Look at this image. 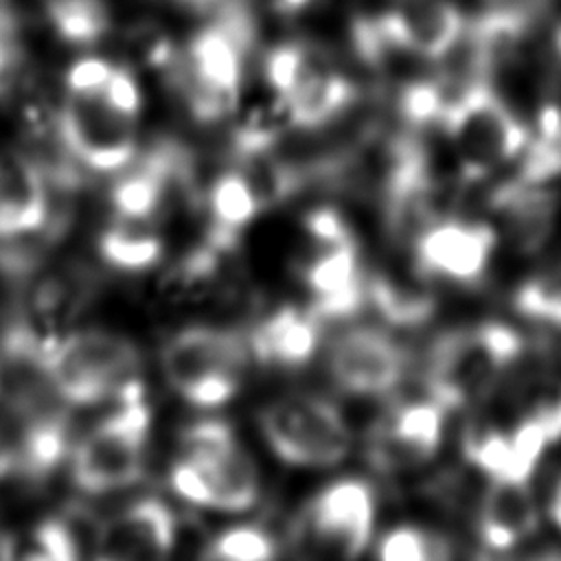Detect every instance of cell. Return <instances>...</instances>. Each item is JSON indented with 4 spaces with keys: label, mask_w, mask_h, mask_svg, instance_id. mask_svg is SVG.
I'll list each match as a JSON object with an SVG mask.
<instances>
[{
    "label": "cell",
    "mask_w": 561,
    "mask_h": 561,
    "mask_svg": "<svg viewBox=\"0 0 561 561\" xmlns=\"http://www.w3.org/2000/svg\"><path fill=\"white\" fill-rule=\"evenodd\" d=\"M182 451L171 465L169 484L184 502L239 513L259 500V471L232 427L217 419L191 423L180 438Z\"/></svg>",
    "instance_id": "1"
},
{
    "label": "cell",
    "mask_w": 561,
    "mask_h": 561,
    "mask_svg": "<svg viewBox=\"0 0 561 561\" xmlns=\"http://www.w3.org/2000/svg\"><path fill=\"white\" fill-rule=\"evenodd\" d=\"M114 401V408L70 449V478L83 493L121 491L145 476L151 410L140 381L125 383Z\"/></svg>",
    "instance_id": "2"
},
{
    "label": "cell",
    "mask_w": 561,
    "mask_h": 561,
    "mask_svg": "<svg viewBox=\"0 0 561 561\" xmlns=\"http://www.w3.org/2000/svg\"><path fill=\"white\" fill-rule=\"evenodd\" d=\"M522 351L519 333L502 322L447 331L432 342L425 357L427 397L445 410L482 399Z\"/></svg>",
    "instance_id": "3"
},
{
    "label": "cell",
    "mask_w": 561,
    "mask_h": 561,
    "mask_svg": "<svg viewBox=\"0 0 561 561\" xmlns=\"http://www.w3.org/2000/svg\"><path fill=\"white\" fill-rule=\"evenodd\" d=\"M449 85V103L440 118L458 175L465 182L482 180L504 162L519 156L528 142V129L506 107L486 77Z\"/></svg>",
    "instance_id": "4"
},
{
    "label": "cell",
    "mask_w": 561,
    "mask_h": 561,
    "mask_svg": "<svg viewBox=\"0 0 561 561\" xmlns=\"http://www.w3.org/2000/svg\"><path fill=\"white\" fill-rule=\"evenodd\" d=\"M248 355V342L237 331L188 324L162 344L160 368L180 399L195 408H217L237 394Z\"/></svg>",
    "instance_id": "5"
},
{
    "label": "cell",
    "mask_w": 561,
    "mask_h": 561,
    "mask_svg": "<svg viewBox=\"0 0 561 561\" xmlns=\"http://www.w3.org/2000/svg\"><path fill=\"white\" fill-rule=\"evenodd\" d=\"M140 355L136 344L105 329L68 331L44 357L39 373L66 405H92L136 379Z\"/></svg>",
    "instance_id": "6"
},
{
    "label": "cell",
    "mask_w": 561,
    "mask_h": 561,
    "mask_svg": "<svg viewBox=\"0 0 561 561\" xmlns=\"http://www.w3.org/2000/svg\"><path fill=\"white\" fill-rule=\"evenodd\" d=\"M259 430L274 451L294 467H335L351 447V427L335 403L313 392H289L259 410Z\"/></svg>",
    "instance_id": "7"
},
{
    "label": "cell",
    "mask_w": 561,
    "mask_h": 561,
    "mask_svg": "<svg viewBox=\"0 0 561 561\" xmlns=\"http://www.w3.org/2000/svg\"><path fill=\"white\" fill-rule=\"evenodd\" d=\"M375 493L362 478H340L318 491L294 524L302 554L353 559L373 539Z\"/></svg>",
    "instance_id": "8"
},
{
    "label": "cell",
    "mask_w": 561,
    "mask_h": 561,
    "mask_svg": "<svg viewBox=\"0 0 561 561\" xmlns=\"http://www.w3.org/2000/svg\"><path fill=\"white\" fill-rule=\"evenodd\" d=\"M57 134L72 160L96 173H118L138 153L136 118L99 96L66 94L57 105Z\"/></svg>",
    "instance_id": "9"
},
{
    "label": "cell",
    "mask_w": 561,
    "mask_h": 561,
    "mask_svg": "<svg viewBox=\"0 0 561 561\" xmlns=\"http://www.w3.org/2000/svg\"><path fill=\"white\" fill-rule=\"evenodd\" d=\"M405 370V351L390 333L373 324L344 329L327 348L331 381L355 397L390 394L403 381Z\"/></svg>",
    "instance_id": "10"
},
{
    "label": "cell",
    "mask_w": 561,
    "mask_h": 561,
    "mask_svg": "<svg viewBox=\"0 0 561 561\" xmlns=\"http://www.w3.org/2000/svg\"><path fill=\"white\" fill-rule=\"evenodd\" d=\"M445 412L430 397L388 410L366 434L364 454L368 465L375 471L394 473L430 462L443 443Z\"/></svg>",
    "instance_id": "11"
},
{
    "label": "cell",
    "mask_w": 561,
    "mask_h": 561,
    "mask_svg": "<svg viewBox=\"0 0 561 561\" xmlns=\"http://www.w3.org/2000/svg\"><path fill=\"white\" fill-rule=\"evenodd\" d=\"M497 234L482 221L434 219L414 234L412 259L427 278L476 283L484 276Z\"/></svg>",
    "instance_id": "12"
},
{
    "label": "cell",
    "mask_w": 561,
    "mask_h": 561,
    "mask_svg": "<svg viewBox=\"0 0 561 561\" xmlns=\"http://www.w3.org/2000/svg\"><path fill=\"white\" fill-rule=\"evenodd\" d=\"M302 263V278L309 289V309L324 320L351 318L366 302V274L355 237L318 243Z\"/></svg>",
    "instance_id": "13"
},
{
    "label": "cell",
    "mask_w": 561,
    "mask_h": 561,
    "mask_svg": "<svg viewBox=\"0 0 561 561\" xmlns=\"http://www.w3.org/2000/svg\"><path fill=\"white\" fill-rule=\"evenodd\" d=\"M178 537L173 511L160 497H140L99 522L92 557L110 561L162 559Z\"/></svg>",
    "instance_id": "14"
},
{
    "label": "cell",
    "mask_w": 561,
    "mask_h": 561,
    "mask_svg": "<svg viewBox=\"0 0 561 561\" xmlns=\"http://www.w3.org/2000/svg\"><path fill=\"white\" fill-rule=\"evenodd\" d=\"M379 24L392 46L427 61H440L458 46L465 18L449 0L394 2L379 11Z\"/></svg>",
    "instance_id": "15"
},
{
    "label": "cell",
    "mask_w": 561,
    "mask_h": 561,
    "mask_svg": "<svg viewBox=\"0 0 561 561\" xmlns=\"http://www.w3.org/2000/svg\"><path fill=\"white\" fill-rule=\"evenodd\" d=\"M50 221V182L39 162L0 147V241H20Z\"/></svg>",
    "instance_id": "16"
},
{
    "label": "cell",
    "mask_w": 561,
    "mask_h": 561,
    "mask_svg": "<svg viewBox=\"0 0 561 561\" xmlns=\"http://www.w3.org/2000/svg\"><path fill=\"white\" fill-rule=\"evenodd\" d=\"M313 42V39H311ZM316 55L300 83L283 101L289 127L318 129L342 116L359 96L357 83L333 61V50L313 42Z\"/></svg>",
    "instance_id": "17"
},
{
    "label": "cell",
    "mask_w": 561,
    "mask_h": 561,
    "mask_svg": "<svg viewBox=\"0 0 561 561\" xmlns=\"http://www.w3.org/2000/svg\"><path fill=\"white\" fill-rule=\"evenodd\" d=\"M322 320L309 307L283 305L261 318L245 337L250 355L272 368H300L320 346Z\"/></svg>",
    "instance_id": "18"
},
{
    "label": "cell",
    "mask_w": 561,
    "mask_h": 561,
    "mask_svg": "<svg viewBox=\"0 0 561 561\" xmlns=\"http://www.w3.org/2000/svg\"><path fill=\"white\" fill-rule=\"evenodd\" d=\"M539 526L537 500L524 480H491L478 508V535L491 550H508Z\"/></svg>",
    "instance_id": "19"
},
{
    "label": "cell",
    "mask_w": 561,
    "mask_h": 561,
    "mask_svg": "<svg viewBox=\"0 0 561 561\" xmlns=\"http://www.w3.org/2000/svg\"><path fill=\"white\" fill-rule=\"evenodd\" d=\"M493 206L502 215L506 239L522 254L537 252L552 234L559 197L546 184L506 182L493 193Z\"/></svg>",
    "instance_id": "20"
},
{
    "label": "cell",
    "mask_w": 561,
    "mask_h": 561,
    "mask_svg": "<svg viewBox=\"0 0 561 561\" xmlns=\"http://www.w3.org/2000/svg\"><path fill=\"white\" fill-rule=\"evenodd\" d=\"M414 261V259H412ZM427 276L412 265V272L381 267L366 276V302L377 316L394 327H419L434 311V296L425 285Z\"/></svg>",
    "instance_id": "21"
},
{
    "label": "cell",
    "mask_w": 561,
    "mask_h": 561,
    "mask_svg": "<svg viewBox=\"0 0 561 561\" xmlns=\"http://www.w3.org/2000/svg\"><path fill=\"white\" fill-rule=\"evenodd\" d=\"M202 204L208 213L206 241L224 252L234 248L239 232L263 210L254 186L241 169L217 175L206 188Z\"/></svg>",
    "instance_id": "22"
},
{
    "label": "cell",
    "mask_w": 561,
    "mask_h": 561,
    "mask_svg": "<svg viewBox=\"0 0 561 561\" xmlns=\"http://www.w3.org/2000/svg\"><path fill=\"white\" fill-rule=\"evenodd\" d=\"M99 256L123 272H142L162 259L164 245L156 221L118 217L99 234Z\"/></svg>",
    "instance_id": "23"
},
{
    "label": "cell",
    "mask_w": 561,
    "mask_h": 561,
    "mask_svg": "<svg viewBox=\"0 0 561 561\" xmlns=\"http://www.w3.org/2000/svg\"><path fill=\"white\" fill-rule=\"evenodd\" d=\"M44 18L55 37L72 48H90L114 31L105 0H44Z\"/></svg>",
    "instance_id": "24"
},
{
    "label": "cell",
    "mask_w": 561,
    "mask_h": 561,
    "mask_svg": "<svg viewBox=\"0 0 561 561\" xmlns=\"http://www.w3.org/2000/svg\"><path fill=\"white\" fill-rule=\"evenodd\" d=\"M524 158L517 169V182L546 184L561 175V107L546 105L539 112L537 136L524 147Z\"/></svg>",
    "instance_id": "25"
},
{
    "label": "cell",
    "mask_w": 561,
    "mask_h": 561,
    "mask_svg": "<svg viewBox=\"0 0 561 561\" xmlns=\"http://www.w3.org/2000/svg\"><path fill=\"white\" fill-rule=\"evenodd\" d=\"M449 103V85L443 77L408 79L397 90V112L410 129L438 127Z\"/></svg>",
    "instance_id": "26"
},
{
    "label": "cell",
    "mask_w": 561,
    "mask_h": 561,
    "mask_svg": "<svg viewBox=\"0 0 561 561\" xmlns=\"http://www.w3.org/2000/svg\"><path fill=\"white\" fill-rule=\"evenodd\" d=\"M204 554L224 561H263L276 554V541L261 526L239 524L213 537Z\"/></svg>",
    "instance_id": "27"
},
{
    "label": "cell",
    "mask_w": 561,
    "mask_h": 561,
    "mask_svg": "<svg viewBox=\"0 0 561 561\" xmlns=\"http://www.w3.org/2000/svg\"><path fill=\"white\" fill-rule=\"evenodd\" d=\"M447 554V541L419 526L390 528L377 543V557L383 561H427Z\"/></svg>",
    "instance_id": "28"
},
{
    "label": "cell",
    "mask_w": 561,
    "mask_h": 561,
    "mask_svg": "<svg viewBox=\"0 0 561 561\" xmlns=\"http://www.w3.org/2000/svg\"><path fill=\"white\" fill-rule=\"evenodd\" d=\"M522 316L561 329V274H541L526 280L515 294Z\"/></svg>",
    "instance_id": "29"
},
{
    "label": "cell",
    "mask_w": 561,
    "mask_h": 561,
    "mask_svg": "<svg viewBox=\"0 0 561 561\" xmlns=\"http://www.w3.org/2000/svg\"><path fill=\"white\" fill-rule=\"evenodd\" d=\"M522 416L535 421L550 443L561 438V379L537 381L526 399Z\"/></svg>",
    "instance_id": "30"
},
{
    "label": "cell",
    "mask_w": 561,
    "mask_h": 561,
    "mask_svg": "<svg viewBox=\"0 0 561 561\" xmlns=\"http://www.w3.org/2000/svg\"><path fill=\"white\" fill-rule=\"evenodd\" d=\"M99 99L103 103H107L112 110H116L129 118H138V114L142 110L140 83H138L134 70L123 64H114L112 75L105 81Z\"/></svg>",
    "instance_id": "31"
},
{
    "label": "cell",
    "mask_w": 561,
    "mask_h": 561,
    "mask_svg": "<svg viewBox=\"0 0 561 561\" xmlns=\"http://www.w3.org/2000/svg\"><path fill=\"white\" fill-rule=\"evenodd\" d=\"M114 64L105 57H96V55H85L75 59L64 75V83H66V94H75V96H99L105 81L112 75Z\"/></svg>",
    "instance_id": "32"
},
{
    "label": "cell",
    "mask_w": 561,
    "mask_h": 561,
    "mask_svg": "<svg viewBox=\"0 0 561 561\" xmlns=\"http://www.w3.org/2000/svg\"><path fill=\"white\" fill-rule=\"evenodd\" d=\"M18 473V454L13 438L0 427V482Z\"/></svg>",
    "instance_id": "33"
},
{
    "label": "cell",
    "mask_w": 561,
    "mask_h": 561,
    "mask_svg": "<svg viewBox=\"0 0 561 561\" xmlns=\"http://www.w3.org/2000/svg\"><path fill=\"white\" fill-rule=\"evenodd\" d=\"M548 515L554 522V526L561 530V478L557 480V484L552 489V495L548 500Z\"/></svg>",
    "instance_id": "34"
},
{
    "label": "cell",
    "mask_w": 561,
    "mask_h": 561,
    "mask_svg": "<svg viewBox=\"0 0 561 561\" xmlns=\"http://www.w3.org/2000/svg\"><path fill=\"white\" fill-rule=\"evenodd\" d=\"M554 44H557V50L561 53V28L557 31V37H554Z\"/></svg>",
    "instance_id": "35"
},
{
    "label": "cell",
    "mask_w": 561,
    "mask_h": 561,
    "mask_svg": "<svg viewBox=\"0 0 561 561\" xmlns=\"http://www.w3.org/2000/svg\"><path fill=\"white\" fill-rule=\"evenodd\" d=\"M394 2H410V0H394Z\"/></svg>",
    "instance_id": "36"
},
{
    "label": "cell",
    "mask_w": 561,
    "mask_h": 561,
    "mask_svg": "<svg viewBox=\"0 0 561 561\" xmlns=\"http://www.w3.org/2000/svg\"><path fill=\"white\" fill-rule=\"evenodd\" d=\"M0 383H2V368H0Z\"/></svg>",
    "instance_id": "37"
}]
</instances>
